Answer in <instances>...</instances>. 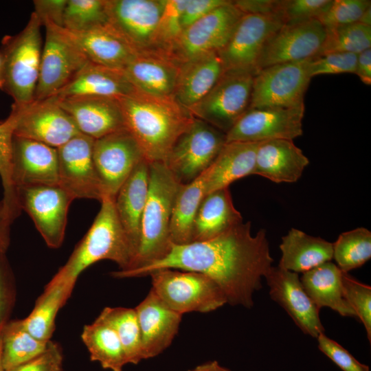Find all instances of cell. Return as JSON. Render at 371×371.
Returning <instances> with one entry per match:
<instances>
[{
    "label": "cell",
    "mask_w": 371,
    "mask_h": 371,
    "mask_svg": "<svg viewBox=\"0 0 371 371\" xmlns=\"http://www.w3.org/2000/svg\"><path fill=\"white\" fill-rule=\"evenodd\" d=\"M258 143H225L204 172L205 194L229 188L234 181L253 175Z\"/></svg>",
    "instance_id": "obj_30"
},
{
    "label": "cell",
    "mask_w": 371,
    "mask_h": 371,
    "mask_svg": "<svg viewBox=\"0 0 371 371\" xmlns=\"http://www.w3.org/2000/svg\"><path fill=\"white\" fill-rule=\"evenodd\" d=\"M42 22L33 12L25 27L14 36H6L0 49V89L14 105L34 100L42 54Z\"/></svg>",
    "instance_id": "obj_5"
},
{
    "label": "cell",
    "mask_w": 371,
    "mask_h": 371,
    "mask_svg": "<svg viewBox=\"0 0 371 371\" xmlns=\"http://www.w3.org/2000/svg\"><path fill=\"white\" fill-rule=\"evenodd\" d=\"M187 3L188 0L165 1L154 35L153 52L169 56L172 47L183 31L181 15Z\"/></svg>",
    "instance_id": "obj_43"
},
{
    "label": "cell",
    "mask_w": 371,
    "mask_h": 371,
    "mask_svg": "<svg viewBox=\"0 0 371 371\" xmlns=\"http://www.w3.org/2000/svg\"><path fill=\"white\" fill-rule=\"evenodd\" d=\"M20 207L32 219L47 245L58 248L63 243L69 205L74 198L60 185L18 188Z\"/></svg>",
    "instance_id": "obj_14"
},
{
    "label": "cell",
    "mask_w": 371,
    "mask_h": 371,
    "mask_svg": "<svg viewBox=\"0 0 371 371\" xmlns=\"http://www.w3.org/2000/svg\"><path fill=\"white\" fill-rule=\"evenodd\" d=\"M0 335L4 371L35 358L45 350L51 341H41L32 336L24 328L21 319L7 322Z\"/></svg>",
    "instance_id": "obj_37"
},
{
    "label": "cell",
    "mask_w": 371,
    "mask_h": 371,
    "mask_svg": "<svg viewBox=\"0 0 371 371\" xmlns=\"http://www.w3.org/2000/svg\"><path fill=\"white\" fill-rule=\"evenodd\" d=\"M12 223L5 214L0 201V254H5L10 244V228Z\"/></svg>",
    "instance_id": "obj_55"
},
{
    "label": "cell",
    "mask_w": 371,
    "mask_h": 371,
    "mask_svg": "<svg viewBox=\"0 0 371 371\" xmlns=\"http://www.w3.org/2000/svg\"><path fill=\"white\" fill-rule=\"evenodd\" d=\"M326 36V28L317 19L284 24L263 47L257 72L271 65L317 56Z\"/></svg>",
    "instance_id": "obj_19"
},
{
    "label": "cell",
    "mask_w": 371,
    "mask_h": 371,
    "mask_svg": "<svg viewBox=\"0 0 371 371\" xmlns=\"http://www.w3.org/2000/svg\"><path fill=\"white\" fill-rule=\"evenodd\" d=\"M278 266L294 272L305 273L333 258V245L320 237L291 228L282 238Z\"/></svg>",
    "instance_id": "obj_32"
},
{
    "label": "cell",
    "mask_w": 371,
    "mask_h": 371,
    "mask_svg": "<svg viewBox=\"0 0 371 371\" xmlns=\"http://www.w3.org/2000/svg\"><path fill=\"white\" fill-rule=\"evenodd\" d=\"M12 295L9 286L8 268L4 254H0V331L8 322L7 318Z\"/></svg>",
    "instance_id": "obj_52"
},
{
    "label": "cell",
    "mask_w": 371,
    "mask_h": 371,
    "mask_svg": "<svg viewBox=\"0 0 371 371\" xmlns=\"http://www.w3.org/2000/svg\"><path fill=\"white\" fill-rule=\"evenodd\" d=\"M326 30L318 56L330 52L359 54L371 47V26L355 22Z\"/></svg>",
    "instance_id": "obj_41"
},
{
    "label": "cell",
    "mask_w": 371,
    "mask_h": 371,
    "mask_svg": "<svg viewBox=\"0 0 371 371\" xmlns=\"http://www.w3.org/2000/svg\"><path fill=\"white\" fill-rule=\"evenodd\" d=\"M304 104L296 107L249 109L225 134L226 143L293 140L303 134Z\"/></svg>",
    "instance_id": "obj_15"
},
{
    "label": "cell",
    "mask_w": 371,
    "mask_h": 371,
    "mask_svg": "<svg viewBox=\"0 0 371 371\" xmlns=\"http://www.w3.org/2000/svg\"><path fill=\"white\" fill-rule=\"evenodd\" d=\"M181 183L164 162H149V188L144 210L140 243L129 269H139L158 261L171 247L170 225L173 205Z\"/></svg>",
    "instance_id": "obj_4"
},
{
    "label": "cell",
    "mask_w": 371,
    "mask_h": 371,
    "mask_svg": "<svg viewBox=\"0 0 371 371\" xmlns=\"http://www.w3.org/2000/svg\"><path fill=\"white\" fill-rule=\"evenodd\" d=\"M227 0H188L182 12L181 26L183 30L197 21Z\"/></svg>",
    "instance_id": "obj_50"
},
{
    "label": "cell",
    "mask_w": 371,
    "mask_h": 371,
    "mask_svg": "<svg viewBox=\"0 0 371 371\" xmlns=\"http://www.w3.org/2000/svg\"><path fill=\"white\" fill-rule=\"evenodd\" d=\"M135 89L122 70L89 62L53 96L60 99L82 96L119 98L131 94Z\"/></svg>",
    "instance_id": "obj_29"
},
{
    "label": "cell",
    "mask_w": 371,
    "mask_h": 371,
    "mask_svg": "<svg viewBox=\"0 0 371 371\" xmlns=\"http://www.w3.org/2000/svg\"><path fill=\"white\" fill-rule=\"evenodd\" d=\"M370 6V0H333L328 10L317 20L326 29L359 22Z\"/></svg>",
    "instance_id": "obj_45"
},
{
    "label": "cell",
    "mask_w": 371,
    "mask_h": 371,
    "mask_svg": "<svg viewBox=\"0 0 371 371\" xmlns=\"http://www.w3.org/2000/svg\"><path fill=\"white\" fill-rule=\"evenodd\" d=\"M342 271L333 262H324L305 273L300 278L306 293L320 310L329 308L343 317H356L345 299Z\"/></svg>",
    "instance_id": "obj_33"
},
{
    "label": "cell",
    "mask_w": 371,
    "mask_h": 371,
    "mask_svg": "<svg viewBox=\"0 0 371 371\" xmlns=\"http://www.w3.org/2000/svg\"><path fill=\"white\" fill-rule=\"evenodd\" d=\"M14 124V117L11 113L0 122V177L3 188L1 202L4 212L12 223L19 217L21 212L12 173V144Z\"/></svg>",
    "instance_id": "obj_39"
},
{
    "label": "cell",
    "mask_w": 371,
    "mask_h": 371,
    "mask_svg": "<svg viewBox=\"0 0 371 371\" xmlns=\"http://www.w3.org/2000/svg\"><path fill=\"white\" fill-rule=\"evenodd\" d=\"M152 288L171 310L183 315L210 313L227 304L221 288L208 276L198 272L161 269L151 272Z\"/></svg>",
    "instance_id": "obj_6"
},
{
    "label": "cell",
    "mask_w": 371,
    "mask_h": 371,
    "mask_svg": "<svg viewBox=\"0 0 371 371\" xmlns=\"http://www.w3.org/2000/svg\"><path fill=\"white\" fill-rule=\"evenodd\" d=\"M241 223L242 216L233 204L229 188L207 193L195 216L192 242L213 238Z\"/></svg>",
    "instance_id": "obj_31"
},
{
    "label": "cell",
    "mask_w": 371,
    "mask_h": 371,
    "mask_svg": "<svg viewBox=\"0 0 371 371\" xmlns=\"http://www.w3.org/2000/svg\"><path fill=\"white\" fill-rule=\"evenodd\" d=\"M344 295L354 311L356 318L363 325L367 338L371 343V286L342 271Z\"/></svg>",
    "instance_id": "obj_44"
},
{
    "label": "cell",
    "mask_w": 371,
    "mask_h": 371,
    "mask_svg": "<svg viewBox=\"0 0 371 371\" xmlns=\"http://www.w3.org/2000/svg\"><path fill=\"white\" fill-rule=\"evenodd\" d=\"M94 140L80 133L57 148L59 185L74 199L106 197L93 158Z\"/></svg>",
    "instance_id": "obj_17"
},
{
    "label": "cell",
    "mask_w": 371,
    "mask_h": 371,
    "mask_svg": "<svg viewBox=\"0 0 371 371\" xmlns=\"http://www.w3.org/2000/svg\"><path fill=\"white\" fill-rule=\"evenodd\" d=\"M313 58L259 70L254 77L249 109L296 107L304 104V95L312 78L309 65Z\"/></svg>",
    "instance_id": "obj_10"
},
{
    "label": "cell",
    "mask_w": 371,
    "mask_h": 371,
    "mask_svg": "<svg viewBox=\"0 0 371 371\" xmlns=\"http://www.w3.org/2000/svg\"><path fill=\"white\" fill-rule=\"evenodd\" d=\"M64 30L92 63L123 70L137 54L109 23L85 32Z\"/></svg>",
    "instance_id": "obj_26"
},
{
    "label": "cell",
    "mask_w": 371,
    "mask_h": 371,
    "mask_svg": "<svg viewBox=\"0 0 371 371\" xmlns=\"http://www.w3.org/2000/svg\"><path fill=\"white\" fill-rule=\"evenodd\" d=\"M0 65H1V54H0Z\"/></svg>",
    "instance_id": "obj_59"
},
{
    "label": "cell",
    "mask_w": 371,
    "mask_h": 371,
    "mask_svg": "<svg viewBox=\"0 0 371 371\" xmlns=\"http://www.w3.org/2000/svg\"><path fill=\"white\" fill-rule=\"evenodd\" d=\"M281 14H244L217 54L224 71L257 72L260 55L268 40L284 25Z\"/></svg>",
    "instance_id": "obj_13"
},
{
    "label": "cell",
    "mask_w": 371,
    "mask_h": 371,
    "mask_svg": "<svg viewBox=\"0 0 371 371\" xmlns=\"http://www.w3.org/2000/svg\"><path fill=\"white\" fill-rule=\"evenodd\" d=\"M205 194L204 172L193 181L181 184L175 200L170 221V236L172 244L192 242L195 216Z\"/></svg>",
    "instance_id": "obj_36"
},
{
    "label": "cell",
    "mask_w": 371,
    "mask_h": 371,
    "mask_svg": "<svg viewBox=\"0 0 371 371\" xmlns=\"http://www.w3.org/2000/svg\"><path fill=\"white\" fill-rule=\"evenodd\" d=\"M100 203L88 232L54 276L71 286L85 269L100 260L115 262L119 271L128 270L133 263L134 253L118 218L114 199L106 196Z\"/></svg>",
    "instance_id": "obj_3"
},
{
    "label": "cell",
    "mask_w": 371,
    "mask_h": 371,
    "mask_svg": "<svg viewBox=\"0 0 371 371\" xmlns=\"http://www.w3.org/2000/svg\"><path fill=\"white\" fill-rule=\"evenodd\" d=\"M14 135L37 141L55 148L80 134L71 117L54 97L21 106L12 105Z\"/></svg>",
    "instance_id": "obj_11"
},
{
    "label": "cell",
    "mask_w": 371,
    "mask_h": 371,
    "mask_svg": "<svg viewBox=\"0 0 371 371\" xmlns=\"http://www.w3.org/2000/svg\"><path fill=\"white\" fill-rule=\"evenodd\" d=\"M54 98L71 117L81 134L97 139L126 128L117 98L102 96Z\"/></svg>",
    "instance_id": "obj_22"
},
{
    "label": "cell",
    "mask_w": 371,
    "mask_h": 371,
    "mask_svg": "<svg viewBox=\"0 0 371 371\" xmlns=\"http://www.w3.org/2000/svg\"><path fill=\"white\" fill-rule=\"evenodd\" d=\"M43 46L34 100L54 95L66 86L89 61L62 27L44 22Z\"/></svg>",
    "instance_id": "obj_9"
},
{
    "label": "cell",
    "mask_w": 371,
    "mask_h": 371,
    "mask_svg": "<svg viewBox=\"0 0 371 371\" xmlns=\"http://www.w3.org/2000/svg\"><path fill=\"white\" fill-rule=\"evenodd\" d=\"M333 245V258L345 273L359 268L371 258V232L358 227L341 233Z\"/></svg>",
    "instance_id": "obj_40"
},
{
    "label": "cell",
    "mask_w": 371,
    "mask_h": 371,
    "mask_svg": "<svg viewBox=\"0 0 371 371\" xmlns=\"http://www.w3.org/2000/svg\"><path fill=\"white\" fill-rule=\"evenodd\" d=\"M148 188L149 162L144 159L122 185L114 199L116 212L131 243L134 259L139 247L141 222Z\"/></svg>",
    "instance_id": "obj_24"
},
{
    "label": "cell",
    "mask_w": 371,
    "mask_h": 371,
    "mask_svg": "<svg viewBox=\"0 0 371 371\" xmlns=\"http://www.w3.org/2000/svg\"><path fill=\"white\" fill-rule=\"evenodd\" d=\"M225 143V133L194 118L177 139L164 163L181 184H187L212 165Z\"/></svg>",
    "instance_id": "obj_8"
},
{
    "label": "cell",
    "mask_w": 371,
    "mask_h": 371,
    "mask_svg": "<svg viewBox=\"0 0 371 371\" xmlns=\"http://www.w3.org/2000/svg\"><path fill=\"white\" fill-rule=\"evenodd\" d=\"M179 63L157 52L137 54L122 70L137 90L151 95L173 97Z\"/></svg>",
    "instance_id": "obj_27"
},
{
    "label": "cell",
    "mask_w": 371,
    "mask_h": 371,
    "mask_svg": "<svg viewBox=\"0 0 371 371\" xmlns=\"http://www.w3.org/2000/svg\"><path fill=\"white\" fill-rule=\"evenodd\" d=\"M272 262L265 230L253 236L251 223L247 222L207 240L172 243L169 252L161 260L134 270H118L112 276L142 277L161 269L198 272L216 283L227 303L251 308L254 294L262 288V279Z\"/></svg>",
    "instance_id": "obj_1"
},
{
    "label": "cell",
    "mask_w": 371,
    "mask_h": 371,
    "mask_svg": "<svg viewBox=\"0 0 371 371\" xmlns=\"http://www.w3.org/2000/svg\"><path fill=\"white\" fill-rule=\"evenodd\" d=\"M333 0H281L280 14L285 24L317 19L329 8Z\"/></svg>",
    "instance_id": "obj_46"
},
{
    "label": "cell",
    "mask_w": 371,
    "mask_h": 371,
    "mask_svg": "<svg viewBox=\"0 0 371 371\" xmlns=\"http://www.w3.org/2000/svg\"><path fill=\"white\" fill-rule=\"evenodd\" d=\"M318 348L343 371H370L368 366L359 362L346 348L324 333L317 337Z\"/></svg>",
    "instance_id": "obj_48"
},
{
    "label": "cell",
    "mask_w": 371,
    "mask_h": 371,
    "mask_svg": "<svg viewBox=\"0 0 371 371\" xmlns=\"http://www.w3.org/2000/svg\"><path fill=\"white\" fill-rule=\"evenodd\" d=\"M254 74L224 71L210 91L188 110L201 120L225 133L249 109Z\"/></svg>",
    "instance_id": "obj_7"
},
{
    "label": "cell",
    "mask_w": 371,
    "mask_h": 371,
    "mask_svg": "<svg viewBox=\"0 0 371 371\" xmlns=\"http://www.w3.org/2000/svg\"><path fill=\"white\" fill-rule=\"evenodd\" d=\"M67 0H36L34 1V12L42 24L51 22L63 27V14Z\"/></svg>",
    "instance_id": "obj_51"
},
{
    "label": "cell",
    "mask_w": 371,
    "mask_h": 371,
    "mask_svg": "<svg viewBox=\"0 0 371 371\" xmlns=\"http://www.w3.org/2000/svg\"><path fill=\"white\" fill-rule=\"evenodd\" d=\"M63 360L61 348L51 340L43 352L8 371H63Z\"/></svg>",
    "instance_id": "obj_49"
},
{
    "label": "cell",
    "mask_w": 371,
    "mask_h": 371,
    "mask_svg": "<svg viewBox=\"0 0 371 371\" xmlns=\"http://www.w3.org/2000/svg\"><path fill=\"white\" fill-rule=\"evenodd\" d=\"M0 371H4V369L3 367V361H2V343H1V335H0Z\"/></svg>",
    "instance_id": "obj_58"
},
{
    "label": "cell",
    "mask_w": 371,
    "mask_h": 371,
    "mask_svg": "<svg viewBox=\"0 0 371 371\" xmlns=\"http://www.w3.org/2000/svg\"><path fill=\"white\" fill-rule=\"evenodd\" d=\"M117 99L126 128L136 139L148 162H164L177 139L194 120L189 110L173 97L135 89Z\"/></svg>",
    "instance_id": "obj_2"
},
{
    "label": "cell",
    "mask_w": 371,
    "mask_h": 371,
    "mask_svg": "<svg viewBox=\"0 0 371 371\" xmlns=\"http://www.w3.org/2000/svg\"><path fill=\"white\" fill-rule=\"evenodd\" d=\"M166 0H106L109 25L137 53L153 52Z\"/></svg>",
    "instance_id": "obj_18"
},
{
    "label": "cell",
    "mask_w": 371,
    "mask_h": 371,
    "mask_svg": "<svg viewBox=\"0 0 371 371\" xmlns=\"http://www.w3.org/2000/svg\"><path fill=\"white\" fill-rule=\"evenodd\" d=\"M270 297L289 314L305 335L317 338L325 329L315 306L302 286L298 273L271 267L264 277Z\"/></svg>",
    "instance_id": "obj_20"
},
{
    "label": "cell",
    "mask_w": 371,
    "mask_h": 371,
    "mask_svg": "<svg viewBox=\"0 0 371 371\" xmlns=\"http://www.w3.org/2000/svg\"><path fill=\"white\" fill-rule=\"evenodd\" d=\"M188 371H232L221 365L217 361H210L196 366Z\"/></svg>",
    "instance_id": "obj_56"
},
{
    "label": "cell",
    "mask_w": 371,
    "mask_h": 371,
    "mask_svg": "<svg viewBox=\"0 0 371 371\" xmlns=\"http://www.w3.org/2000/svg\"><path fill=\"white\" fill-rule=\"evenodd\" d=\"M223 71L217 52L201 55L179 63L173 98L189 109L210 91Z\"/></svg>",
    "instance_id": "obj_28"
},
{
    "label": "cell",
    "mask_w": 371,
    "mask_h": 371,
    "mask_svg": "<svg viewBox=\"0 0 371 371\" xmlns=\"http://www.w3.org/2000/svg\"><path fill=\"white\" fill-rule=\"evenodd\" d=\"M134 308L140 328L143 360L155 357L172 344L182 315L166 306L152 289Z\"/></svg>",
    "instance_id": "obj_23"
},
{
    "label": "cell",
    "mask_w": 371,
    "mask_h": 371,
    "mask_svg": "<svg viewBox=\"0 0 371 371\" xmlns=\"http://www.w3.org/2000/svg\"><path fill=\"white\" fill-rule=\"evenodd\" d=\"M359 22L371 26V6L363 12Z\"/></svg>",
    "instance_id": "obj_57"
},
{
    "label": "cell",
    "mask_w": 371,
    "mask_h": 371,
    "mask_svg": "<svg viewBox=\"0 0 371 371\" xmlns=\"http://www.w3.org/2000/svg\"><path fill=\"white\" fill-rule=\"evenodd\" d=\"M81 338L90 359L98 361L104 369L122 371L127 364L120 340L113 326L100 315L85 326Z\"/></svg>",
    "instance_id": "obj_35"
},
{
    "label": "cell",
    "mask_w": 371,
    "mask_h": 371,
    "mask_svg": "<svg viewBox=\"0 0 371 371\" xmlns=\"http://www.w3.org/2000/svg\"><path fill=\"white\" fill-rule=\"evenodd\" d=\"M100 316L115 330L122 344L127 363L143 360L140 328L135 308L106 307Z\"/></svg>",
    "instance_id": "obj_38"
},
{
    "label": "cell",
    "mask_w": 371,
    "mask_h": 371,
    "mask_svg": "<svg viewBox=\"0 0 371 371\" xmlns=\"http://www.w3.org/2000/svg\"><path fill=\"white\" fill-rule=\"evenodd\" d=\"M74 287L54 276L37 299L32 312L21 319L24 328L36 339L50 341L56 315L69 299Z\"/></svg>",
    "instance_id": "obj_34"
},
{
    "label": "cell",
    "mask_w": 371,
    "mask_h": 371,
    "mask_svg": "<svg viewBox=\"0 0 371 371\" xmlns=\"http://www.w3.org/2000/svg\"><path fill=\"white\" fill-rule=\"evenodd\" d=\"M93 158L105 196L113 199L136 166L145 159L137 142L126 128L95 139Z\"/></svg>",
    "instance_id": "obj_16"
},
{
    "label": "cell",
    "mask_w": 371,
    "mask_h": 371,
    "mask_svg": "<svg viewBox=\"0 0 371 371\" xmlns=\"http://www.w3.org/2000/svg\"><path fill=\"white\" fill-rule=\"evenodd\" d=\"M108 23L106 0H67L63 27L85 32Z\"/></svg>",
    "instance_id": "obj_42"
},
{
    "label": "cell",
    "mask_w": 371,
    "mask_h": 371,
    "mask_svg": "<svg viewBox=\"0 0 371 371\" xmlns=\"http://www.w3.org/2000/svg\"><path fill=\"white\" fill-rule=\"evenodd\" d=\"M362 82L371 85V49L357 54L355 74Z\"/></svg>",
    "instance_id": "obj_54"
},
{
    "label": "cell",
    "mask_w": 371,
    "mask_h": 371,
    "mask_svg": "<svg viewBox=\"0 0 371 371\" xmlns=\"http://www.w3.org/2000/svg\"><path fill=\"white\" fill-rule=\"evenodd\" d=\"M309 160L289 139H271L259 142L253 175L275 183H293L302 176Z\"/></svg>",
    "instance_id": "obj_25"
},
{
    "label": "cell",
    "mask_w": 371,
    "mask_h": 371,
    "mask_svg": "<svg viewBox=\"0 0 371 371\" xmlns=\"http://www.w3.org/2000/svg\"><path fill=\"white\" fill-rule=\"evenodd\" d=\"M357 54L330 52L313 57L309 65L311 78L319 75L355 74Z\"/></svg>",
    "instance_id": "obj_47"
},
{
    "label": "cell",
    "mask_w": 371,
    "mask_h": 371,
    "mask_svg": "<svg viewBox=\"0 0 371 371\" xmlns=\"http://www.w3.org/2000/svg\"><path fill=\"white\" fill-rule=\"evenodd\" d=\"M281 0H237L234 5L244 14H280Z\"/></svg>",
    "instance_id": "obj_53"
},
{
    "label": "cell",
    "mask_w": 371,
    "mask_h": 371,
    "mask_svg": "<svg viewBox=\"0 0 371 371\" xmlns=\"http://www.w3.org/2000/svg\"><path fill=\"white\" fill-rule=\"evenodd\" d=\"M12 173L16 190L23 187L59 185L57 148L14 135Z\"/></svg>",
    "instance_id": "obj_21"
},
{
    "label": "cell",
    "mask_w": 371,
    "mask_h": 371,
    "mask_svg": "<svg viewBox=\"0 0 371 371\" xmlns=\"http://www.w3.org/2000/svg\"><path fill=\"white\" fill-rule=\"evenodd\" d=\"M244 14L227 1L185 28L169 56L178 63L205 54L218 52L227 43Z\"/></svg>",
    "instance_id": "obj_12"
}]
</instances>
